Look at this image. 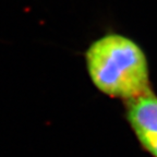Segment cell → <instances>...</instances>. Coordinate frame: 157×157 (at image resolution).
<instances>
[{"label": "cell", "instance_id": "1", "mask_svg": "<svg viewBox=\"0 0 157 157\" xmlns=\"http://www.w3.org/2000/svg\"><path fill=\"white\" fill-rule=\"evenodd\" d=\"M85 61L94 86L109 97L125 101L152 91L146 55L125 35L109 33L94 40Z\"/></svg>", "mask_w": 157, "mask_h": 157}, {"label": "cell", "instance_id": "2", "mask_svg": "<svg viewBox=\"0 0 157 157\" xmlns=\"http://www.w3.org/2000/svg\"><path fill=\"white\" fill-rule=\"evenodd\" d=\"M124 103L125 117L140 145L157 157V96L150 91Z\"/></svg>", "mask_w": 157, "mask_h": 157}]
</instances>
